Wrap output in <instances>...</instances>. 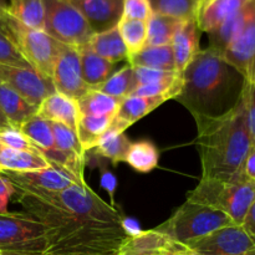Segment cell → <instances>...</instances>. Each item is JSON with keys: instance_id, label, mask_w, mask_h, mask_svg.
<instances>
[{"instance_id": "obj_1", "label": "cell", "mask_w": 255, "mask_h": 255, "mask_svg": "<svg viewBox=\"0 0 255 255\" xmlns=\"http://www.w3.org/2000/svg\"><path fill=\"white\" fill-rule=\"evenodd\" d=\"M16 193L15 201L25 213L39 219L46 228L44 251L32 255H116L131 237L122 223L92 221L57 211L25 192Z\"/></svg>"}, {"instance_id": "obj_2", "label": "cell", "mask_w": 255, "mask_h": 255, "mask_svg": "<svg viewBox=\"0 0 255 255\" xmlns=\"http://www.w3.org/2000/svg\"><path fill=\"white\" fill-rule=\"evenodd\" d=\"M246 79L219 52L199 50L182 72V90L174 100L196 119H214L239 101Z\"/></svg>"}, {"instance_id": "obj_3", "label": "cell", "mask_w": 255, "mask_h": 255, "mask_svg": "<svg viewBox=\"0 0 255 255\" xmlns=\"http://www.w3.org/2000/svg\"><path fill=\"white\" fill-rule=\"evenodd\" d=\"M202 178H229L241 173L252 147L246 92L236 106L214 119H196Z\"/></svg>"}, {"instance_id": "obj_4", "label": "cell", "mask_w": 255, "mask_h": 255, "mask_svg": "<svg viewBox=\"0 0 255 255\" xmlns=\"http://www.w3.org/2000/svg\"><path fill=\"white\" fill-rule=\"evenodd\" d=\"M187 201L218 209L242 226L255 201V182L247 178L243 171L229 178H201L196 188L188 192Z\"/></svg>"}, {"instance_id": "obj_5", "label": "cell", "mask_w": 255, "mask_h": 255, "mask_svg": "<svg viewBox=\"0 0 255 255\" xmlns=\"http://www.w3.org/2000/svg\"><path fill=\"white\" fill-rule=\"evenodd\" d=\"M229 226H234V222L223 212L186 201L177 208L168 221L153 229L176 243L187 246L191 242L208 236L212 232Z\"/></svg>"}, {"instance_id": "obj_6", "label": "cell", "mask_w": 255, "mask_h": 255, "mask_svg": "<svg viewBox=\"0 0 255 255\" xmlns=\"http://www.w3.org/2000/svg\"><path fill=\"white\" fill-rule=\"evenodd\" d=\"M42 203L66 213L104 222V223H122L124 217L116 207L102 201L87 183L72 184L69 188L57 192H25Z\"/></svg>"}, {"instance_id": "obj_7", "label": "cell", "mask_w": 255, "mask_h": 255, "mask_svg": "<svg viewBox=\"0 0 255 255\" xmlns=\"http://www.w3.org/2000/svg\"><path fill=\"white\" fill-rule=\"evenodd\" d=\"M0 31L16 45L32 69L51 79L61 42L50 36L45 30L25 26L7 14L0 20Z\"/></svg>"}, {"instance_id": "obj_8", "label": "cell", "mask_w": 255, "mask_h": 255, "mask_svg": "<svg viewBox=\"0 0 255 255\" xmlns=\"http://www.w3.org/2000/svg\"><path fill=\"white\" fill-rule=\"evenodd\" d=\"M44 30L59 42L80 47L87 44L94 32L81 12L69 0H42Z\"/></svg>"}, {"instance_id": "obj_9", "label": "cell", "mask_w": 255, "mask_h": 255, "mask_svg": "<svg viewBox=\"0 0 255 255\" xmlns=\"http://www.w3.org/2000/svg\"><path fill=\"white\" fill-rule=\"evenodd\" d=\"M45 228L27 213H0V252L39 254L45 248Z\"/></svg>"}, {"instance_id": "obj_10", "label": "cell", "mask_w": 255, "mask_h": 255, "mask_svg": "<svg viewBox=\"0 0 255 255\" xmlns=\"http://www.w3.org/2000/svg\"><path fill=\"white\" fill-rule=\"evenodd\" d=\"M188 255H255V239L242 226H229L187 244Z\"/></svg>"}, {"instance_id": "obj_11", "label": "cell", "mask_w": 255, "mask_h": 255, "mask_svg": "<svg viewBox=\"0 0 255 255\" xmlns=\"http://www.w3.org/2000/svg\"><path fill=\"white\" fill-rule=\"evenodd\" d=\"M6 177L16 192H57L69 188L72 184L85 183L84 179L59 166H51L39 171L0 172Z\"/></svg>"}, {"instance_id": "obj_12", "label": "cell", "mask_w": 255, "mask_h": 255, "mask_svg": "<svg viewBox=\"0 0 255 255\" xmlns=\"http://www.w3.org/2000/svg\"><path fill=\"white\" fill-rule=\"evenodd\" d=\"M52 84L59 94L79 100L91 87L84 81L79 49L61 44L52 70Z\"/></svg>"}, {"instance_id": "obj_13", "label": "cell", "mask_w": 255, "mask_h": 255, "mask_svg": "<svg viewBox=\"0 0 255 255\" xmlns=\"http://www.w3.org/2000/svg\"><path fill=\"white\" fill-rule=\"evenodd\" d=\"M0 81L11 87L36 109L47 96L56 92L52 80L42 76L32 67L21 69L0 65Z\"/></svg>"}, {"instance_id": "obj_14", "label": "cell", "mask_w": 255, "mask_h": 255, "mask_svg": "<svg viewBox=\"0 0 255 255\" xmlns=\"http://www.w3.org/2000/svg\"><path fill=\"white\" fill-rule=\"evenodd\" d=\"M94 34L116 27L124 17V0H69Z\"/></svg>"}, {"instance_id": "obj_15", "label": "cell", "mask_w": 255, "mask_h": 255, "mask_svg": "<svg viewBox=\"0 0 255 255\" xmlns=\"http://www.w3.org/2000/svg\"><path fill=\"white\" fill-rule=\"evenodd\" d=\"M182 252H187L186 246L151 229L129 237L116 255H172Z\"/></svg>"}, {"instance_id": "obj_16", "label": "cell", "mask_w": 255, "mask_h": 255, "mask_svg": "<svg viewBox=\"0 0 255 255\" xmlns=\"http://www.w3.org/2000/svg\"><path fill=\"white\" fill-rule=\"evenodd\" d=\"M221 55L248 79L255 66V14Z\"/></svg>"}, {"instance_id": "obj_17", "label": "cell", "mask_w": 255, "mask_h": 255, "mask_svg": "<svg viewBox=\"0 0 255 255\" xmlns=\"http://www.w3.org/2000/svg\"><path fill=\"white\" fill-rule=\"evenodd\" d=\"M199 30L196 19L182 21L177 27L171 46L176 64V71L182 75L199 51Z\"/></svg>"}, {"instance_id": "obj_18", "label": "cell", "mask_w": 255, "mask_h": 255, "mask_svg": "<svg viewBox=\"0 0 255 255\" xmlns=\"http://www.w3.org/2000/svg\"><path fill=\"white\" fill-rule=\"evenodd\" d=\"M255 14V0H249L241 10L234 12L224 22H222L216 30L209 32V49L222 52L232 44L239 32L244 29L249 20Z\"/></svg>"}, {"instance_id": "obj_19", "label": "cell", "mask_w": 255, "mask_h": 255, "mask_svg": "<svg viewBox=\"0 0 255 255\" xmlns=\"http://www.w3.org/2000/svg\"><path fill=\"white\" fill-rule=\"evenodd\" d=\"M36 116L50 122H60L76 131L80 112L76 100L54 92L40 104Z\"/></svg>"}, {"instance_id": "obj_20", "label": "cell", "mask_w": 255, "mask_h": 255, "mask_svg": "<svg viewBox=\"0 0 255 255\" xmlns=\"http://www.w3.org/2000/svg\"><path fill=\"white\" fill-rule=\"evenodd\" d=\"M248 1L249 0H203L196 16L199 30L209 34Z\"/></svg>"}, {"instance_id": "obj_21", "label": "cell", "mask_w": 255, "mask_h": 255, "mask_svg": "<svg viewBox=\"0 0 255 255\" xmlns=\"http://www.w3.org/2000/svg\"><path fill=\"white\" fill-rule=\"evenodd\" d=\"M171 100L167 96L159 97H138L128 96L122 101L119 112L115 116L114 122L119 125L124 131H126L129 126L136 124L146 115L156 110L166 101Z\"/></svg>"}, {"instance_id": "obj_22", "label": "cell", "mask_w": 255, "mask_h": 255, "mask_svg": "<svg viewBox=\"0 0 255 255\" xmlns=\"http://www.w3.org/2000/svg\"><path fill=\"white\" fill-rule=\"evenodd\" d=\"M50 167L40 152H27L7 147L0 142V172H30Z\"/></svg>"}, {"instance_id": "obj_23", "label": "cell", "mask_w": 255, "mask_h": 255, "mask_svg": "<svg viewBox=\"0 0 255 255\" xmlns=\"http://www.w3.org/2000/svg\"><path fill=\"white\" fill-rule=\"evenodd\" d=\"M0 110L10 126L19 128L25 121L36 115L37 109L25 101L11 87L0 81Z\"/></svg>"}, {"instance_id": "obj_24", "label": "cell", "mask_w": 255, "mask_h": 255, "mask_svg": "<svg viewBox=\"0 0 255 255\" xmlns=\"http://www.w3.org/2000/svg\"><path fill=\"white\" fill-rule=\"evenodd\" d=\"M80 52V61H81V70L84 81L91 89H96L101 84H104L112 74H114L115 65L107 60L102 59L97 54H95L91 47L87 44L77 47Z\"/></svg>"}, {"instance_id": "obj_25", "label": "cell", "mask_w": 255, "mask_h": 255, "mask_svg": "<svg viewBox=\"0 0 255 255\" xmlns=\"http://www.w3.org/2000/svg\"><path fill=\"white\" fill-rule=\"evenodd\" d=\"M92 51L101 56L102 59L110 62L117 64L120 61L127 60L128 51L124 44L119 27H112L107 31L94 34L87 42Z\"/></svg>"}, {"instance_id": "obj_26", "label": "cell", "mask_w": 255, "mask_h": 255, "mask_svg": "<svg viewBox=\"0 0 255 255\" xmlns=\"http://www.w3.org/2000/svg\"><path fill=\"white\" fill-rule=\"evenodd\" d=\"M131 143L128 137L125 134V131L112 121L111 126L95 146L94 152L97 156L110 159L112 163L117 164L120 162H125V157Z\"/></svg>"}, {"instance_id": "obj_27", "label": "cell", "mask_w": 255, "mask_h": 255, "mask_svg": "<svg viewBox=\"0 0 255 255\" xmlns=\"http://www.w3.org/2000/svg\"><path fill=\"white\" fill-rule=\"evenodd\" d=\"M127 61L132 67L176 71L173 51L171 45L164 46H144L136 54L128 55Z\"/></svg>"}, {"instance_id": "obj_28", "label": "cell", "mask_w": 255, "mask_h": 255, "mask_svg": "<svg viewBox=\"0 0 255 255\" xmlns=\"http://www.w3.org/2000/svg\"><path fill=\"white\" fill-rule=\"evenodd\" d=\"M76 101L80 116H116L124 100L91 89Z\"/></svg>"}, {"instance_id": "obj_29", "label": "cell", "mask_w": 255, "mask_h": 255, "mask_svg": "<svg viewBox=\"0 0 255 255\" xmlns=\"http://www.w3.org/2000/svg\"><path fill=\"white\" fill-rule=\"evenodd\" d=\"M114 119L115 116H80L76 134L86 153L95 148L100 138L111 126Z\"/></svg>"}, {"instance_id": "obj_30", "label": "cell", "mask_w": 255, "mask_h": 255, "mask_svg": "<svg viewBox=\"0 0 255 255\" xmlns=\"http://www.w3.org/2000/svg\"><path fill=\"white\" fill-rule=\"evenodd\" d=\"M7 15L31 29L44 30L45 27L42 0H9Z\"/></svg>"}, {"instance_id": "obj_31", "label": "cell", "mask_w": 255, "mask_h": 255, "mask_svg": "<svg viewBox=\"0 0 255 255\" xmlns=\"http://www.w3.org/2000/svg\"><path fill=\"white\" fill-rule=\"evenodd\" d=\"M125 162L139 173H148L158 166V149L149 141L133 142L127 151Z\"/></svg>"}, {"instance_id": "obj_32", "label": "cell", "mask_w": 255, "mask_h": 255, "mask_svg": "<svg viewBox=\"0 0 255 255\" xmlns=\"http://www.w3.org/2000/svg\"><path fill=\"white\" fill-rule=\"evenodd\" d=\"M203 0H149L153 14L164 15L179 21L196 19Z\"/></svg>"}, {"instance_id": "obj_33", "label": "cell", "mask_w": 255, "mask_h": 255, "mask_svg": "<svg viewBox=\"0 0 255 255\" xmlns=\"http://www.w3.org/2000/svg\"><path fill=\"white\" fill-rule=\"evenodd\" d=\"M134 89H136V80H134L133 67L127 64L119 71H115L104 84L97 86L95 90H99L109 96L125 100L134 91Z\"/></svg>"}, {"instance_id": "obj_34", "label": "cell", "mask_w": 255, "mask_h": 255, "mask_svg": "<svg viewBox=\"0 0 255 255\" xmlns=\"http://www.w3.org/2000/svg\"><path fill=\"white\" fill-rule=\"evenodd\" d=\"M182 21L159 14H152L147 21L146 46L171 45L177 27Z\"/></svg>"}, {"instance_id": "obj_35", "label": "cell", "mask_w": 255, "mask_h": 255, "mask_svg": "<svg viewBox=\"0 0 255 255\" xmlns=\"http://www.w3.org/2000/svg\"><path fill=\"white\" fill-rule=\"evenodd\" d=\"M117 27L128 55L136 54L146 46L147 21L122 17Z\"/></svg>"}, {"instance_id": "obj_36", "label": "cell", "mask_w": 255, "mask_h": 255, "mask_svg": "<svg viewBox=\"0 0 255 255\" xmlns=\"http://www.w3.org/2000/svg\"><path fill=\"white\" fill-rule=\"evenodd\" d=\"M50 124H51L52 133H54L55 144L60 151L86 159V152L82 148L81 143L77 138L76 131L70 128L66 125L60 124V122H50Z\"/></svg>"}, {"instance_id": "obj_37", "label": "cell", "mask_w": 255, "mask_h": 255, "mask_svg": "<svg viewBox=\"0 0 255 255\" xmlns=\"http://www.w3.org/2000/svg\"><path fill=\"white\" fill-rule=\"evenodd\" d=\"M0 65L29 69L30 64L24 55L19 51L16 45L0 31Z\"/></svg>"}, {"instance_id": "obj_38", "label": "cell", "mask_w": 255, "mask_h": 255, "mask_svg": "<svg viewBox=\"0 0 255 255\" xmlns=\"http://www.w3.org/2000/svg\"><path fill=\"white\" fill-rule=\"evenodd\" d=\"M134 80H136V87L142 85L159 84L174 80L179 75L177 71H163V70L147 69V67H133Z\"/></svg>"}, {"instance_id": "obj_39", "label": "cell", "mask_w": 255, "mask_h": 255, "mask_svg": "<svg viewBox=\"0 0 255 255\" xmlns=\"http://www.w3.org/2000/svg\"><path fill=\"white\" fill-rule=\"evenodd\" d=\"M0 142L7 147L15 149H21L27 152H39L35 144L15 127H7V128L0 129Z\"/></svg>"}, {"instance_id": "obj_40", "label": "cell", "mask_w": 255, "mask_h": 255, "mask_svg": "<svg viewBox=\"0 0 255 255\" xmlns=\"http://www.w3.org/2000/svg\"><path fill=\"white\" fill-rule=\"evenodd\" d=\"M246 92L247 114H248V126L251 132L252 146L255 147V66L244 84Z\"/></svg>"}, {"instance_id": "obj_41", "label": "cell", "mask_w": 255, "mask_h": 255, "mask_svg": "<svg viewBox=\"0 0 255 255\" xmlns=\"http://www.w3.org/2000/svg\"><path fill=\"white\" fill-rule=\"evenodd\" d=\"M152 14L149 0H124V17L148 21Z\"/></svg>"}, {"instance_id": "obj_42", "label": "cell", "mask_w": 255, "mask_h": 255, "mask_svg": "<svg viewBox=\"0 0 255 255\" xmlns=\"http://www.w3.org/2000/svg\"><path fill=\"white\" fill-rule=\"evenodd\" d=\"M15 193L16 191L11 182L0 173V213H7V204Z\"/></svg>"}, {"instance_id": "obj_43", "label": "cell", "mask_w": 255, "mask_h": 255, "mask_svg": "<svg viewBox=\"0 0 255 255\" xmlns=\"http://www.w3.org/2000/svg\"><path fill=\"white\" fill-rule=\"evenodd\" d=\"M101 181H100V183H101V187L105 189V191L109 193L110 198H111V206L112 207H116L115 206V192H116L117 189V179L116 177H115V174L112 173L111 171H109L107 168H105V167H101Z\"/></svg>"}, {"instance_id": "obj_44", "label": "cell", "mask_w": 255, "mask_h": 255, "mask_svg": "<svg viewBox=\"0 0 255 255\" xmlns=\"http://www.w3.org/2000/svg\"><path fill=\"white\" fill-rule=\"evenodd\" d=\"M244 176L251 181L255 182V147L252 146L249 149L248 154H247L246 159H244L243 167H242Z\"/></svg>"}, {"instance_id": "obj_45", "label": "cell", "mask_w": 255, "mask_h": 255, "mask_svg": "<svg viewBox=\"0 0 255 255\" xmlns=\"http://www.w3.org/2000/svg\"><path fill=\"white\" fill-rule=\"evenodd\" d=\"M7 6H9V0H0V20L7 14Z\"/></svg>"}, {"instance_id": "obj_46", "label": "cell", "mask_w": 255, "mask_h": 255, "mask_svg": "<svg viewBox=\"0 0 255 255\" xmlns=\"http://www.w3.org/2000/svg\"><path fill=\"white\" fill-rule=\"evenodd\" d=\"M7 127H11V126H10L9 121H7V120H6L5 115L2 114V111H1V110H0V129L7 128Z\"/></svg>"}, {"instance_id": "obj_47", "label": "cell", "mask_w": 255, "mask_h": 255, "mask_svg": "<svg viewBox=\"0 0 255 255\" xmlns=\"http://www.w3.org/2000/svg\"><path fill=\"white\" fill-rule=\"evenodd\" d=\"M0 255H25V254L15 253V252H0Z\"/></svg>"}, {"instance_id": "obj_48", "label": "cell", "mask_w": 255, "mask_h": 255, "mask_svg": "<svg viewBox=\"0 0 255 255\" xmlns=\"http://www.w3.org/2000/svg\"><path fill=\"white\" fill-rule=\"evenodd\" d=\"M172 255H188V249H187V252H182V253H176Z\"/></svg>"}]
</instances>
